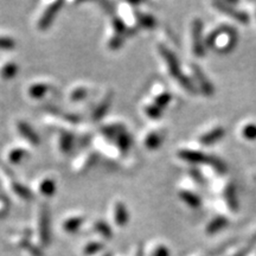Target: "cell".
<instances>
[{"label": "cell", "mask_w": 256, "mask_h": 256, "mask_svg": "<svg viewBox=\"0 0 256 256\" xmlns=\"http://www.w3.org/2000/svg\"><path fill=\"white\" fill-rule=\"evenodd\" d=\"M32 232H34V241L40 248L46 249L49 247L51 243V215L46 204L42 203L37 206Z\"/></svg>", "instance_id": "obj_5"}, {"label": "cell", "mask_w": 256, "mask_h": 256, "mask_svg": "<svg viewBox=\"0 0 256 256\" xmlns=\"http://www.w3.org/2000/svg\"><path fill=\"white\" fill-rule=\"evenodd\" d=\"M146 256H170V249L164 243L154 242L147 248L145 252Z\"/></svg>", "instance_id": "obj_33"}, {"label": "cell", "mask_w": 256, "mask_h": 256, "mask_svg": "<svg viewBox=\"0 0 256 256\" xmlns=\"http://www.w3.org/2000/svg\"><path fill=\"white\" fill-rule=\"evenodd\" d=\"M226 136V130L222 126H217L206 130L203 134H200L198 138V142L203 146H212L223 139Z\"/></svg>", "instance_id": "obj_25"}, {"label": "cell", "mask_w": 256, "mask_h": 256, "mask_svg": "<svg viewBox=\"0 0 256 256\" xmlns=\"http://www.w3.org/2000/svg\"><path fill=\"white\" fill-rule=\"evenodd\" d=\"M142 110L147 119L150 120H159L160 118L162 116V113H164V110L160 108L158 104H156L152 100L145 101L142 106Z\"/></svg>", "instance_id": "obj_29"}, {"label": "cell", "mask_w": 256, "mask_h": 256, "mask_svg": "<svg viewBox=\"0 0 256 256\" xmlns=\"http://www.w3.org/2000/svg\"><path fill=\"white\" fill-rule=\"evenodd\" d=\"M86 223V216L80 212H72L64 216L60 220V229L66 234L78 232Z\"/></svg>", "instance_id": "obj_21"}, {"label": "cell", "mask_w": 256, "mask_h": 256, "mask_svg": "<svg viewBox=\"0 0 256 256\" xmlns=\"http://www.w3.org/2000/svg\"><path fill=\"white\" fill-rule=\"evenodd\" d=\"M0 179L6 186V188L11 192L12 196L18 198L19 200L28 202L34 197V192L30 190L26 185L22 183L14 172L8 166L0 165Z\"/></svg>", "instance_id": "obj_7"}, {"label": "cell", "mask_w": 256, "mask_h": 256, "mask_svg": "<svg viewBox=\"0 0 256 256\" xmlns=\"http://www.w3.org/2000/svg\"><path fill=\"white\" fill-rule=\"evenodd\" d=\"M57 188H58L57 180L52 176L43 174L34 180L32 192L37 194L42 198H50L56 194Z\"/></svg>", "instance_id": "obj_16"}, {"label": "cell", "mask_w": 256, "mask_h": 256, "mask_svg": "<svg viewBox=\"0 0 256 256\" xmlns=\"http://www.w3.org/2000/svg\"><path fill=\"white\" fill-rule=\"evenodd\" d=\"M130 31L119 16H112L108 25L107 36H106L104 46L110 51L120 50L126 42V38Z\"/></svg>", "instance_id": "obj_6"}, {"label": "cell", "mask_w": 256, "mask_h": 256, "mask_svg": "<svg viewBox=\"0 0 256 256\" xmlns=\"http://www.w3.org/2000/svg\"><path fill=\"white\" fill-rule=\"evenodd\" d=\"M30 156L28 146L23 144H14L10 145L4 152L5 162L8 166H17L24 162Z\"/></svg>", "instance_id": "obj_19"}, {"label": "cell", "mask_w": 256, "mask_h": 256, "mask_svg": "<svg viewBox=\"0 0 256 256\" xmlns=\"http://www.w3.org/2000/svg\"><path fill=\"white\" fill-rule=\"evenodd\" d=\"M178 197L185 206L191 208V209H198L202 206V198L196 192L188 190V188H180L178 191Z\"/></svg>", "instance_id": "obj_27"}, {"label": "cell", "mask_w": 256, "mask_h": 256, "mask_svg": "<svg viewBox=\"0 0 256 256\" xmlns=\"http://www.w3.org/2000/svg\"><path fill=\"white\" fill-rule=\"evenodd\" d=\"M14 130L16 134L20 138L28 147H38L40 145V138L34 128L24 119L14 120Z\"/></svg>", "instance_id": "obj_11"}, {"label": "cell", "mask_w": 256, "mask_h": 256, "mask_svg": "<svg viewBox=\"0 0 256 256\" xmlns=\"http://www.w3.org/2000/svg\"><path fill=\"white\" fill-rule=\"evenodd\" d=\"M92 94V88L88 84L84 83H78V84H74L68 89L66 92V98L70 104H78L87 100L89 95Z\"/></svg>", "instance_id": "obj_23"}, {"label": "cell", "mask_w": 256, "mask_h": 256, "mask_svg": "<svg viewBox=\"0 0 256 256\" xmlns=\"http://www.w3.org/2000/svg\"><path fill=\"white\" fill-rule=\"evenodd\" d=\"M89 230L94 234L96 238H100L102 241H110L113 238V228L107 220L102 218H95L89 224Z\"/></svg>", "instance_id": "obj_22"}, {"label": "cell", "mask_w": 256, "mask_h": 256, "mask_svg": "<svg viewBox=\"0 0 256 256\" xmlns=\"http://www.w3.org/2000/svg\"><path fill=\"white\" fill-rule=\"evenodd\" d=\"M104 249V241L100 238H92L83 243L81 247L82 256H96L102 252Z\"/></svg>", "instance_id": "obj_26"}, {"label": "cell", "mask_w": 256, "mask_h": 256, "mask_svg": "<svg viewBox=\"0 0 256 256\" xmlns=\"http://www.w3.org/2000/svg\"><path fill=\"white\" fill-rule=\"evenodd\" d=\"M98 136L110 142L121 154H124L133 145V138L126 124L121 121H110L100 127Z\"/></svg>", "instance_id": "obj_3"}, {"label": "cell", "mask_w": 256, "mask_h": 256, "mask_svg": "<svg viewBox=\"0 0 256 256\" xmlns=\"http://www.w3.org/2000/svg\"><path fill=\"white\" fill-rule=\"evenodd\" d=\"M136 17L139 28H142V30H152V28L156 26V18L152 14H148V12L136 8Z\"/></svg>", "instance_id": "obj_28"}, {"label": "cell", "mask_w": 256, "mask_h": 256, "mask_svg": "<svg viewBox=\"0 0 256 256\" xmlns=\"http://www.w3.org/2000/svg\"><path fill=\"white\" fill-rule=\"evenodd\" d=\"M98 153L95 151V148H88L86 151H83L78 158H75L72 162V171L74 174H83L86 172H88L92 166L98 162Z\"/></svg>", "instance_id": "obj_15"}, {"label": "cell", "mask_w": 256, "mask_h": 256, "mask_svg": "<svg viewBox=\"0 0 256 256\" xmlns=\"http://www.w3.org/2000/svg\"><path fill=\"white\" fill-rule=\"evenodd\" d=\"M10 209V203L4 196H0V218L8 215Z\"/></svg>", "instance_id": "obj_37"}, {"label": "cell", "mask_w": 256, "mask_h": 256, "mask_svg": "<svg viewBox=\"0 0 256 256\" xmlns=\"http://www.w3.org/2000/svg\"><path fill=\"white\" fill-rule=\"evenodd\" d=\"M228 224H229V220L226 218V216H222V215L215 216L209 223L206 224V232L208 234V235H214V234L222 232V230L226 228Z\"/></svg>", "instance_id": "obj_30"}, {"label": "cell", "mask_w": 256, "mask_h": 256, "mask_svg": "<svg viewBox=\"0 0 256 256\" xmlns=\"http://www.w3.org/2000/svg\"><path fill=\"white\" fill-rule=\"evenodd\" d=\"M241 136L244 140L254 142L256 140V124L247 122L241 127Z\"/></svg>", "instance_id": "obj_34"}, {"label": "cell", "mask_w": 256, "mask_h": 256, "mask_svg": "<svg viewBox=\"0 0 256 256\" xmlns=\"http://www.w3.org/2000/svg\"><path fill=\"white\" fill-rule=\"evenodd\" d=\"M165 139V132L160 128H150L142 138V144L147 151H156L162 145Z\"/></svg>", "instance_id": "obj_20"}, {"label": "cell", "mask_w": 256, "mask_h": 256, "mask_svg": "<svg viewBox=\"0 0 256 256\" xmlns=\"http://www.w3.org/2000/svg\"><path fill=\"white\" fill-rule=\"evenodd\" d=\"M19 64L14 60L6 58L0 60V81H12L19 72Z\"/></svg>", "instance_id": "obj_24"}, {"label": "cell", "mask_w": 256, "mask_h": 256, "mask_svg": "<svg viewBox=\"0 0 256 256\" xmlns=\"http://www.w3.org/2000/svg\"><path fill=\"white\" fill-rule=\"evenodd\" d=\"M191 74L194 76L192 81H194L196 88L202 94L206 96H212L215 94V87H214L212 82L208 78L206 72L200 66H196V64H191Z\"/></svg>", "instance_id": "obj_18"}, {"label": "cell", "mask_w": 256, "mask_h": 256, "mask_svg": "<svg viewBox=\"0 0 256 256\" xmlns=\"http://www.w3.org/2000/svg\"><path fill=\"white\" fill-rule=\"evenodd\" d=\"M114 100V90L112 88H107L104 90L100 98H98V101L95 102V104L92 106V112H90V118L92 121H101L106 116V114L108 113L112 107Z\"/></svg>", "instance_id": "obj_12"}, {"label": "cell", "mask_w": 256, "mask_h": 256, "mask_svg": "<svg viewBox=\"0 0 256 256\" xmlns=\"http://www.w3.org/2000/svg\"><path fill=\"white\" fill-rule=\"evenodd\" d=\"M64 2H49L43 5L40 8V14H37L34 19V28L38 32H46L50 28L51 25L54 24L57 16H58L60 8H63Z\"/></svg>", "instance_id": "obj_8"}, {"label": "cell", "mask_w": 256, "mask_h": 256, "mask_svg": "<svg viewBox=\"0 0 256 256\" xmlns=\"http://www.w3.org/2000/svg\"><path fill=\"white\" fill-rule=\"evenodd\" d=\"M110 222L115 228L122 229L130 222V211L122 200H114L110 204Z\"/></svg>", "instance_id": "obj_13"}, {"label": "cell", "mask_w": 256, "mask_h": 256, "mask_svg": "<svg viewBox=\"0 0 256 256\" xmlns=\"http://www.w3.org/2000/svg\"><path fill=\"white\" fill-rule=\"evenodd\" d=\"M76 145V136L68 128H58L54 136V146L58 154L66 156L72 152Z\"/></svg>", "instance_id": "obj_10"}, {"label": "cell", "mask_w": 256, "mask_h": 256, "mask_svg": "<svg viewBox=\"0 0 256 256\" xmlns=\"http://www.w3.org/2000/svg\"><path fill=\"white\" fill-rule=\"evenodd\" d=\"M156 50H158L160 58L164 62V66L166 70H168L170 78H174L179 84V87L183 88L185 92H196V86H194L192 78H188L186 74L183 72L180 62H179L178 57L174 52V50L170 49V48L168 46H165L164 43H158Z\"/></svg>", "instance_id": "obj_1"}, {"label": "cell", "mask_w": 256, "mask_h": 256, "mask_svg": "<svg viewBox=\"0 0 256 256\" xmlns=\"http://www.w3.org/2000/svg\"><path fill=\"white\" fill-rule=\"evenodd\" d=\"M178 159L183 160V162H188L191 165H206L210 166L211 168L215 170L217 174H224L228 170L226 162L218 156L206 154L203 151H198V150L194 148H179L176 152Z\"/></svg>", "instance_id": "obj_4"}, {"label": "cell", "mask_w": 256, "mask_h": 256, "mask_svg": "<svg viewBox=\"0 0 256 256\" xmlns=\"http://www.w3.org/2000/svg\"><path fill=\"white\" fill-rule=\"evenodd\" d=\"M151 100L154 102L156 104H158L160 108L165 110L168 106L172 102V95L170 94L168 90L162 88H156L152 92V98Z\"/></svg>", "instance_id": "obj_32"}, {"label": "cell", "mask_w": 256, "mask_h": 256, "mask_svg": "<svg viewBox=\"0 0 256 256\" xmlns=\"http://www.w3.org/2000/svg\"><path fill=\"white\" fill-rule=\"evenodd\" d=\"M212 6L217 11L224 16H228V17L232 18L234 20L238 22V24L246 25L249 23V16L246 12L241 11V10L236 8L234 2H212Z\"/></svg>", "instance_id": "obj_17"}, {"label": "cell", "mask_w": 256, "mask_h": 256, "mask_svg": "<svg viewBox=\"0 0 256 256\" xmlns=\"http://www.w3.org/2000/svg\"><path fill=\"white\" fill-rule=\"evenodd\" d=\"M224 200L226 202V206H229V209L232 212L238 211V194H236V188L234 186L232 183H229L224 188Z\"/></svg>", "instance_id": "obj_31"}, {"label": "cell", "mask_w": 256, "mask_h": 256, "mask_svg": "<svg viewBox=\"0 0 256 256\" xmlns=\"http://www.w3.org/2000/svg\"><path fill=\"white\" fill-rule=\"evenodd\" d=\"M238 43V34L232 25H220L206 34V46L220 54H229Z\"/></svg>", "instance_id": "obj_2"}, {"label": "cell", "mask_w": 256, "mask_h": 256, "mask_svg": "<svg viewBox=\"0 0 256 256\" xmlns=\"http://www.w3.org/2000/svg\"><path fill=\"white\" fill-rule=\"evenodd\" d=\"M96 256H113V254H112V252H108V250H104V252H100V254L96 255Z\"/></svg>", "instance_id": "obj_39"}, {"label": "cell", "mask_w": 256, "mask_h": 256, "mask_svg": "<svg viewBox=\"0 0 256 256\" xmlns=\"http://www.w3.org/2000/svg\"><path fill=\"white\" fill-rule=\"evenodd\" d=\"M132 256H145V250L142 246H136L132 250Z\"/></svg>", "instance_id": "obj_38"}, {"label": "cell", "mask_w": 256, "mask_h": 256, "mask_svg": "<svg viewBox=\"0 0 256 256\" xmlns=\"http://www.w3.org/2000/svg\"><path fill=\"white\" fill-rule=\"evenodd\" d=\"M17 46V42L8 34H0V51H11Z\"/></svg>", "instance_id": "obj_35"}, {"label": "cell", "mask_w": 256, "mask_h": 256, "mask_svg": "<svg viewBox=\"0 0 256 256\" xmlns=\"http://www.w3.org/2000/svg\"><path fill=\"white\" fill-rule=\"evenodd\" d=\"M52 87V83L48 80H34V81L28 82L25 87V95L30 100L40 101L50 94Z\"/></svg>", "instance_id": "obj_14"}, {"label": "cell", "mask_w": 256, "mask_h": 256, "mask_svg": "<svg viewBox=\"0 0 256 256\" xmlns=\"http://www.w3.org/2000/svg\"><path fill=\"white\" fill-rule=\"evenodd\" d=\"M204 24L200 18H194L190 24L191 36V51L196 57H203L206 55V34H204Z\"/></svg>", "instance_id": "obj_9"}, {"label": "cell", "mask_w": 256, "mask_h": 256, "mask_svg": "<svg viewBox=\"0 0 256 256\" xmlns=\"http://www.w3.org/2000/svg\"><path fill=\"white\" fill-rule=\"evenodd\" d=\"M190 176L192 178L194 179V182L198 183L200 185H204L206 184V178H204V176L200 174V171L196 168H191V172H190Z\"/></svg>", "instance_id": "obj_36"}, {"label": "cell", "mask_w": 256, "mask_h": 256, "mask_svg": "<svg viewBox=\"0 0 256 256\" xmlns=\"http://www.w3.org/2000/svg\"><path fill=\"white\" fill-rule=\"evenodd\" d=\"M255 18H256V8H255Z\"/></svg>", "instance_id": "obj_40"}]
</instances>
